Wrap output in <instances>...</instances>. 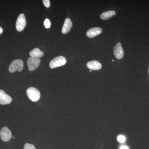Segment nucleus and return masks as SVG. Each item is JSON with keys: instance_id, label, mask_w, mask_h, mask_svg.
Returning a JSON list of instances; mask_svg holds the SVG:
<instances>
[{"instance_id": "423d86ee", "label": "nucleus", "mask_w": 149, "mask_h": 149, "mask_svg": "<svg viewBox=\"0 0 149 149\" xmlns=\"http://www.w3.org/2000/svg\"><path fill=\"white\" fill-rule=\"evenodd\" d=\"M12 133L10 130L7 127L2 128L0 131V137L3 141L8 142L12 138Z\"/></svg>"}, {"instance_id": "0eeeda50", "label": "nucleus", "mask_w": 149, "mask_h": 149, "mask_svg": "<svg viewBox=\"0 0 149 149\" xmlns=\"http://www.w3.org/2000/svg\"><path fill=\"white\" fill-rule=\"evenodd\" d=\"M12 101L11 97L3 90H0V104L6 105L10 104Z\"/></svg>"}, {"instance_id": "7ed1b4c3", "label": "nucleus", "mask_w": 149, "mask_h": 149, "mask_svg": "<svg viewBox=\"0 0 149 149\" xmlns=\"http://www.w3.org/2000/svg\"><path fill=\"white\" fill-rule=\"evenodd\" d=\"M67 63L66 58L63 56H59L55 58L50 62L49 66L51 68H56L63 66Z\"/></svg>"}, {"instance_id": "9b49d317", "label": "nucleus", "mask_w": 149, "mask_h": 149, "mask_svg": "<svg viewBox=\"0 0 149 149\" xmlns=\"http://www.w3.org/2000/svg\"><path fill=\"white\" fill-rule=\"evenodd\" d=\"M87 67L92 70H99L102 68V65L97 61L88 62L87 64Z\"/></svg>"}, {"instance_id": "f8f14e48", "label": "nucleus", "mask_w": 149, "mask_h": 149, "mask_svg": "<svg viewBox=\"0 0 149 149\" xmlns=\"http://www.w3.org/2000/svg\"><path fill=\"white\" fill-rule=\"evenodd\" d=\"M29 55L32 57H42L44 55V53L38 48H35L29 52Z\"/></svg>"}, {"instance_id": "f03ea898", "label": "nucleus", "mask_w": 149, "mask_h": 149, "mask_svg": "<svg viewBox=\"0 0 149 149\" xmlns=\"http://www.w3.org/2000/svg\"><path fill=\"white\" fill-rule=\"evenodd\" d=\"M26 93L28 98L32 102H37L40 100L41 94L37 88H29L27 89Z\"/></svg>"}, {"instance_id": "1a4fd4ad", "label": "nucleus", "mask_w": 149, "mask_h": 149, "mask_svg": "<svg viewBox=\"0 0 149 149\" xmlns=\"http://www.w3.org/2000/svg\"><path fill=\"white\" fill-rule=\"evenodd\" d=\"M102 31V29L100 27H94L88 30L86 35L89 38H93L101 34Z\"/></svg>"}, {"instance_id": "4468645a", "label": "nucleus", "mask_w": 149, "mask_h": 149, "mask_svg": "<svg viewBox=\"0 0 149 149\" xmlns=\"http://www.w3.org/2000/svg\"><path fill=\"white\" fill-rule=\"evenodd\" d=\"M44 24L45 28H47V29L49 28L51 25L50 21L49 19H45Z\"/></svg>"}, {"instance_id": "ddd939ff", "label": "nucleus", "mask_w": 149, "mask_h": 149, "mask_svg": "<svg viewBox=\"0 0 149 149\" xmlns=\"http://www.w3.org/2000/svg\"><path fill=\"white\" fill-rule=\"evenodd\" d=\"M116 13L113 10H110L108 11L105 12L101 15L100 17L103 20H107L111 18L113 16L116 15Z\"/></svg>"}, {"instance_id": "aec40b11", "label": "nucleus", "mask_w": 149, "mask_h": 149, "mask_svg": "<svg viewBox=\"0 0 149 149\" xmlns=\"http://www.w3.org/2000/svg\"><path fill=\"white\" fill-rule=\"evenodd\" d=\"M13 139H15V137H13Z\"/></svg>"}, {"instance_id": "6ab92c4d", "label": "nucleus", "mask_w": 149, "mask_h": 149, "mask_svg": "<svg viewBox=\"0 0 149 149\" xmlns=\"http://www.w3.org/2000/svg\"><path fill=\"white\" fill-rule=\"evenodd\" d=\"M3 32V29L1 27H0V35L2 34Z\"/></svg>"}, {"instance_id": "39448f33", "label": "nucleus", "mask_w": 149, "mask_h": 149, "mask_svg": "<svg viewBox=\"0 0 149 149\" xmlns=\"http://www.w3.org/2000/svg\"><path fill=\"white\" fill-rule=\"evenodd\" d=\"M26 25V20L23 14L19 15L16 22V29L18 32H22Z\"/></svg>"}, {"instance_id": "dca6fc26", "label": "nucleus", "mask_w": 149, "mask_h": 149, "mask_svg": "<svg viewBox=\"0 0 149 149\" xmlns=\"http://www.w3.org/2000/svg\"><path fill=\"white\" fill-rule=\"evenodd\" d=\"M117 140L120 143H124L125 141V136H122V135H120V136H118Z\"/></svg>"}, {"instance_id": "20e7f679", "label": "nucleus", "mask_w": 149, "mask_h": 149, "mask_svg": "<svg viewBox=\"0 0 149 149\" xmlns=\"http://www.w3.org/2000/svg\"><path fill=\"white\" fill-rule=\"evenodd\" d=\"M41 59L40 58L30 56L27 60V65L29 71H32L37 69L40 65Z\"/></svg>"}, {"instance_id": "f3484780", "label": "nucleus", "mask_w": 149, "mask_h": 149, "mask_svg": "<svg viewBox=\"0 0 149 149\" xmlns=\"http://www.w3.org/2000/svg\"><path fill=\"white\" fill-rule=\"evenodd\" d=\"M43 3L46 8H48L50 6V1H49V0H43Z\"/></svg>"}, {"instance_id": "a211bd4d", "label": "nucleus", "mask_w": 149, "mask_h": 149, "mask_svg": "<svg viewBox=\"0 0 149 149\" xmlns=\"http://www.w3.org/2000/svg\"><path fill=\"white\" fill-rule=\"evenodd\" d=\"M120 149H129V148L126 146H123L120 147Z\"/></svg>"}, {"instance_id": "9d476101", "label": "nucleus", "mask_w": 149, "mask_h": 149, "mask_svg": "<svg viewBox=\"0 0 149 149\" xmlns=\"http://www.w3.org/2000/svg\"><path fill=\"white\" fill-rule=\"evenodd\" d=\"M72 22L70 19L67 18L65 20L64 24L62 29L63 34H66L70 31L72 27Z\"/></svg>"}, {"instance_id": "2eb2a0df", "label": "nucleus", "mask_w": 149, "mask_h": 149, "mask_svg": "<svg viewBox=\"0 0 149 149\" xmlns=\"http://www.w3.org/2000/svg\"><path fill=\"white\" fill-rule=\"evenodd\" d=\"M24 149H36L35 146L29 143H26L24 145Z\"/></svg>"}, {"instance_id": "412c9836", "label": "nucleus", "mask_w": 149, "mask_h": 149, "mask_svg": "<svg viewBox=\"0 0 149 149\" xmlns=\"http://www.w3.org/2000/svg\"><path fill=\"white\" fill-rule=\"evenodd\" d=\"M148 73L149 74V69H148Z\"/></svg>"}, {"instance_id": "f257e3e1", "label": "nucleus", "mask_w": 149, "mask_h": 149, "mask_svg": "<svg viewBox=\"0 0 149 149\" xmlns=\"http://www.w3.org/2000/svg\"><path fill=\"white\" fill-rule=\"evenodd\" d=\"M23 66L24 63L22 60L21 59H16L11 63L9 67V71L11 73H13L16 71L21 72L23 70Z\"/></svg>"}, {"instance_id": "6e6552de", "label": "nucleus", "mask_w": 149, "mask_h": 149, "mask_svg": "<svg viewBox=\"0 0 149 149\" xmlns=\"http://www.w3.org/2000/svg\"><path fill=\"white\" fill-rule=\"evenodd\" d=\"M113 54L116 58L120 59L124 56V51L120 43H118L115 46L113 51Z\"/></svg>"}]
</instances>
